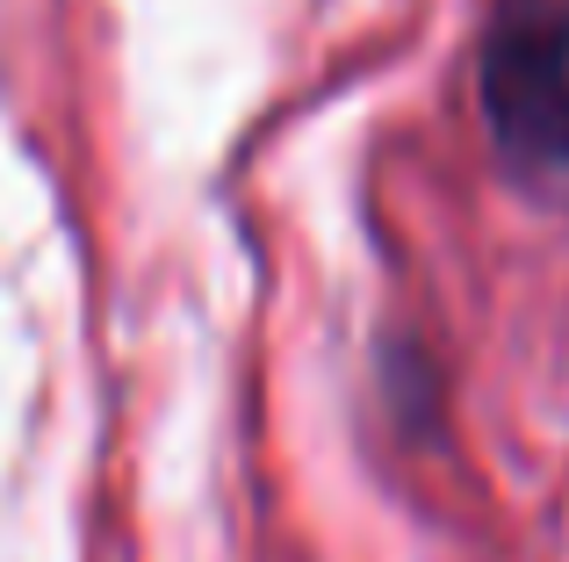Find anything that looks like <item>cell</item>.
I'll use <instances>...</instances> for the list:
<instances>
[{
	"instance_id": "cell-1",
	"label": "cell",
	"mask_w": 569,
	"mask_h": 562,
	"mask_svg": "<svg viewBox=\"0 0 569 562\" xmlns=\"http://www.w3.org/2000/svg\"><path fill=\"white\" fill-rule=\"evenodd\" d=\"M490 138L519 173H569V0H498L476 51Z\"/></svg>"
}]
</instances>
